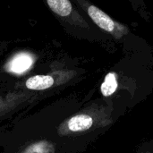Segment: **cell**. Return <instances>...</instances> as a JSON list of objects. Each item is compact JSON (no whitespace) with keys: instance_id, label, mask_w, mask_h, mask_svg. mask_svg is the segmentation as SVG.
<instances>
[{"instance_id":"obj_7","label":"cell","mask_w":153,"mask_h":153,"mask_svg":"<svg viewBox=\"0 0 153 153\" xmlns=\"http://www.w3.org/2000/svg\"><path fill=\"white\" fill-rule=\"evenodd\" d=\"M30 153H43V152H41L40 151H39V152H30Z\"/></svg>"},{"instance_id":"obj_2","label":"cell","mask_w":153,"mask_h":153,"mask_svg":"<svg viewBox=\"0 0 153 153\" xmlns=\"http://www.w3.org/2000/svg\"><path fill=\"white\" fill-rule=\"evenodd\" d=\"M81 4H82L83 9L86 11L91 21L100 29L108 32L116 39H120L129 33V28L126 24L114 20L98 6L86 1L82 2Z\"/></svg>"},{"instance_id":"obj_5","label":"cell","mask_w":153,"mask_h":153,"mask_svg":"<svg viewBox=\"0 0 153 153\" xmlns=\"http://www.w3.org/2000/svg\"><path fill=\"white\" fill-rule=\"evenodd\" d=\"M55 80L50 75H35L27 80L25 85L30 90L41 91L52 87Z\"/></svg>"},{"instance_id":"obj_4","label":"cell","mask_w":153,"mask_h":153,"mask_svg":"<svg viewBox=\"0 0 153 153\" xmlns=\"http://www.w3.org/2000/svg\"><path fill=\"white\" fill-rule=\"evenodd\" d=\"M33 63L32 57L26 53H22L17 56H15L11 62L9 63L8 68L10 71L16 73V74H21L28 70Z\"/></svg>"},{"instance_id":"obj_3","label":"cell","mask_w":153,"mask_h":153,"mask_svg":"<svg viewBox=\"0 0 153 153\" xmlns=\"http://www.w3.org/2000/svg\"><path fill=\"white\" fill-rule=\"evenodd\" d=\"M47 3L49 8L59 16H62V17L73 16L79 22H81L84 26V28L89 27L85 20L79 13H77L76 11L74 9L73 4H71L70 1L68 0H48Z\"/></svg>"},{"instance_id":"obj_1","label":"cell","mask_w":153,"mask_h":153,"mask_svg":"<svg viewBox=\"0 0 153 153\" xmlns=\"http://www.w3.org/2000/svg\"><path fill=\"white\" fill-rule=\"evenodd\" d=\"M113 123V108L110 104L94 102L82 112L66 121L65 131L72 134H82L106 127Z\"/></svg>"},{"instance_id":"obj_8","label":"cell","mask_w":153,"mask_h":153,"mask_svg":"<svg viewBox=\"0 0 153 153\" xmlns=\"http://www.w3.org/2000/svg\"><path fill=\"white\" fill-rule=\"evenodd\" d=\"M142 153H153L152 152H142Z\"/></svg>"},{"instance_id":"obj_6","label":"cell","mask_w":153,"mask_h":153,"mask_svg":"<svg viewBox=\"0 0 153 153\" xmlns=\"http://www.w3.org/2000/svg\"><path fill=\"white\" fill-rule=\"evenodd\" d=\"M118 77L116 73H108L100 86L101 94L104 97H110L118 88Z\"/></svg>"}]
</instances>
